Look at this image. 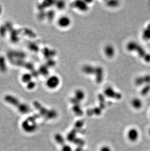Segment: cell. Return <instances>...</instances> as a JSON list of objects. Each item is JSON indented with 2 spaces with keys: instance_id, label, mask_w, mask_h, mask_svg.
<instances>
[{
  "instance_id": "6da1fadb",
  "label": "cell",
  "mask_w": 150,
  "mask_h": 151,
  "mask_svg": "<svg viewBox=\"0 0 150 151\" xmlns=\"http://www.w3.org/2000/svg\"><path fill=\"white\" fill-rule=\"evenodd\" d=\"M127 48L130 51H136L139 53V55L146 62H150V54L146 53L143 48L136 42H130L127 46Z\"/></svg>"
},
{
  "instance_id": "7a4b0ae2",
  "label": "cell",
  "mask_w": 150,
  "mask_h": 151,
  "mask_svg": "<svg viewBox=\"0 0 150 151\" xmlns=\"http://www.w3.org/2000/svg\"><path fill=\"white\" fill-rule=\"evenodd\" d=\"M61 83V80L57 75H53L49 77L45 82V85L49 90H55L57 89Z\"/></svg>"
},
{
  "instance_id": "3957f363",
  "label": "cell",
  "mask_w": 150,
  "mask_h": 151,
  "mask_svg": "<svg viewBox=\"0 0 150 151\" xmlns=\"http://www.w3.org/2000/svg\"><path fill=\"white\" fill-rule=\"evenodd\" d=\"M139 131L135 128H131L127 131V137L130 141L135 142L139 139Z\"/></svg>"
},
{
  "instance_id": "277c9868",
  "label": "cell",
  "mask_w": 150,
  "mask_h": 151,
  "mask_svg": "<svg viewBox=\"0 0 150 151\" xmlns=\"http://www.w3.org/2000/svg\"><path fill=\"white\" fill-rule=\"evenodd\" d=\"M72 23L70 18L68 16L64 15L61 16L57 20V25L61 28H67L70 26Z\"/></svg>"
},
{
  "instance_id": "5b68a950",
  "label": "cell",
  "mask_w": 150,
  "mask_h": 151,
  "mask_svg": "<svg viewBox=\"0 0 150 151\" xmlns=\"http://www.w3.org/2000/svg\"><path fill=\"white\" fill-rule=\"evenodd\" d=\"M104 53L107 57L112 58L115 54V48L112 45H107L104 49Z\"/></svg>"
},
{
  "instance_id": "8992f818",
  "label": "cell",
  "mask_w": 150,
  "mask_h": 151,
  "mask_svg": "<svg viewBox=\"0 0 150 151\" xmlns=\"http://www.w3.org/2000/svg\"><path fill=\"white\" fill-rule=\"evenodd\" d=\"M136 82L137 85H141L145 83L150 84V75H146L143 77H139L136 79Z\"/></svg>"
},
{
  "instance_id": "52a82bcc",
  "label": "cell",
  "mask_w": 150,
  "mask_h": 151,
  "mask_svg": "<svg viewBox=\"0 0 150 151\" xmlns=\"http://www.w3.org/2000/svg\"><path fill=\"white\" fill-rule=\"evenodd\" d=\"M131 105L133 108L136 110H139L142 108L143 103L141 99L139 98H134L131 101Z\"/></svg>"
},
{
  "instance_id": "ba28073f",
  "label": "cell",
  "mask_w": 150,
  "mask_h": 151,
  "mask_svg": "<svg viewBox=\"0 0 150 151\" xmlns=\"http://www.w3.org/2000/svg\"><path fill=\"white\" fill-rule=\"evenodd\" d=\"M75 98L77 99V100L79 101H82L84 98L85 94L83 91L82 90H77L75 92Z\"/></svg>"
},
{
  "instance_id": "9c48e42d",
  "label": "cell",
  "mask_w": 150,
  "mask_h": 151,
  "mask_svg": "<svg viewBox=\"0 0 150 151\" xmlns=\"http://www.w3.org/2000/svg\"><path fill=\"white\" fill-rule=\"evenodd\" d=\"M143 38L145 40H150V23L145 29L142 33Z\"/></svg>"
},
{
  "instance_id": "30bf717a",
  "label": "cell",
  "mask_w": 150,
  "mask_h": 151,
  "mask_svg": "<svg viewBox=\"0 0 150 151\" xmlns=\"http://www.w3.org/2000/svg\"><path fill=\"white\" fill-rule=\"evenodd\" d=\"M78 3H79L76 4L77 8H78L80 10H83V11H85L87 10V7L86 6V3H82L81 2H78Z\"/></svg>"
},
{
  "instance_id": "8fae6325",
  "label": "cell",
  "mask_w": 150,
  "mask_h": 151,
  "mask_svg": "<svg viewBox=\"0 0 150 151\" xmlns=\"http://www.w3.org/2000/svg\"><path fill=\"white\" fill-rule=\"evenodd\" d=\"M150 91V84H147L146 86H145L142 89L141 91V94L145 96Z\"/></svg>"
},
{
  "instance_id": "7c38bea8",
  "label": "cell",
  "mask_w": 150,
  "mask_h": 151,
  "mask_svg": "<svg viewBox=\"0 0 150 151\" xmlns=\"http://www.w3.org/2000/svg\"><path fill=\"white\" fill-rule=\"evenodd\" d=\"M61 151H73L72 147L68 144L62 145V147L61 149Z\"/></svg>"
},
{
  "instance_id": "4fadbf2b",
  "label": "cell",
  "mask_w": 150,
  "mask_h": 151,
  "mask_svg": "<svg viewBox=\"0 0 150 151\" xmlns=\"http://www.w3.org/2000/svg\"><path fill=\"white\" fill-rule=\"evenodd\" d=\"M99 151H112V150L108 145H103L101 147Z\"/></svg>"
},
{
  "instance_id": "5bb4252c",
  "label": "cell",
  "mask_w": 150,
  "mask_h": 151,
  "mask_svg": "<svg viewBox=\"0 0 150 151\" xmlns=\"http://www.w3.org/2000/svg\"><path fill=\"white\" fill-rule=\"evenodd\" d=\"M148 133H149V135H150V129H149Z\"/></svg>"
}]
</instances>
